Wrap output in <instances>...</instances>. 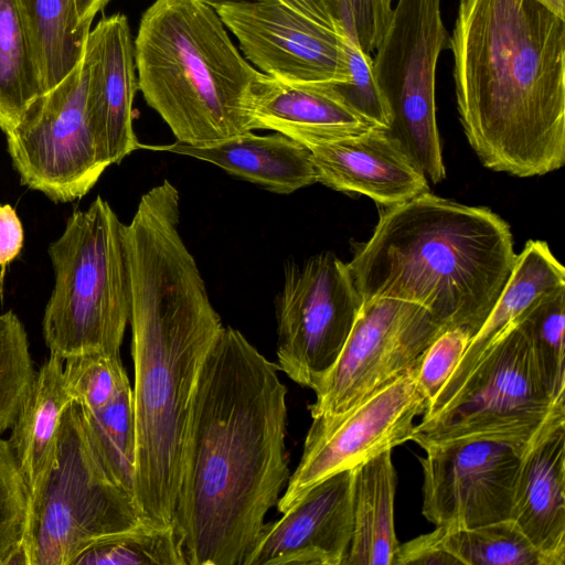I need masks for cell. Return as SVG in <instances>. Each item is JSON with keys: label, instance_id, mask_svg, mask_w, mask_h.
Here are the masks:
<instances>
[{"label": "cell", "instance_id": "obj_1", "mask_svg": "<svg viewBox=\"0 0 565 565\" xmlns=\"http://www.w3.org/2000/svg\"><path fill=\"white\" fill-rule=\"evenodd\" d=\"M286 396L278 366L223 327L184 433L173 525L185 565H244L290 477Z\"/></svg>", "mask_w": 565, "mask_h": 565}, {"label": "cell", "instance_id": "obj_2", "mask_svg": "<svg viewBox=\"0 0 565 565\" xmlns=\"http://www.w3.org/2000/svg\"><path fill=\"white\" fill-rule=\"evenodd\" d=\"M179 224L180 194L164 180L141 196L126 225L135 500L143 520L157 525L173 524L193 392L224 327Z\"/></svg>", "mask_w": 565, "mask_h": 565}, {"label": "cell", "instance_id": "obj_3", "mask_svg": "<svg viewBox=\"0 0 565 565\" xmlns=\"http://www.w3.org/2000/svg\"><path fill=\"white\" fill-rule=\"evenodd\" d=\"M460 121L482 164L520 178L565 163V19L537 0H460L449 40Z\"/></svg>", "mask_w": 565, "mask_h": 565}, {"label": "cell", "instance_id": "obj_4", "mask_svg": "<svg viewBox=\"0 0 565 565\" xmlns=\"http://www.w3.org/2000/svg\"><path fill=\"white\" fill-rule=\"evenodd\" d=\"M516 254L509 224L487 207L429 191L385 207L347 263L363 302L395 298L426 308L471 338L497 302Z\"/></svg>", "mask_w": 565, "mask_h": 565}, {"label": "cell", "instance_id": "obj_5", "mask_svg": "<svg viewBox=\"0 0 565 565\" xmlns=\"http://www.w3.org/2000/svg\"><path fill=\"white\" fill-rule=\"evenodd\" d=\"M138 89L175 140L200 143L253 131L248 103L262 72L203 0H154L134 41Z\"/></svg>", "mask_w": 565, "mask_h": 565}, {"label": "cell", "instance_id": "obj_6", "mask_svg": "<svg viewBox=\"0 0 565 565\" xmlns=\"http://www.w3.org/2000/svg\"><path fill=\"white\" fill-rule=\"evenodd\" d=\"M49 256L55 280L43 334L50 354L119 355L130 313L126 224L98 195L68 216Z\"/></svg>", "mask_w": 565, "mask_h": 565}, {"label": "cell", "instance_id": "obj_7", "mask_svg": "<svg viewBox=\"0 0 565 565\" xmlns=\"http://www.w3.org/2000/svg\"><path fill=\"white\" fill-rule=\"evenodd\" d=\"M146 522L103 466L82 406L63 412L53 461L29 512L26 565H72L92 542Z\"/></svg>", "mask_w": 565, "mask_h": 565}, {"label": "cell", "instance_id": "obj_8", "mask_svg": "<svg viewBox=\"0 0 565 565\" xmlns=\"http://www.w3.org/2000/svg\"><path fill=\"white\" fill-rule=\"evenodd\" d=\"M564 405V398L552 396L531 341L514 319L449 403L415 425L411 440L422 448L462 438L526 445Z\"/></svg>", "mask_w": 565, "mask_h": 565}, {"label": "cell", "instance_id": "obj_9", "mask_svg": "<svg viewBox=\"0 0 565 565\" xmlns=\"http://www.w3.org/2000/svg\"><path fill=\"white\" fill-rule=\"evenodd\" d=\"M441 0H398L372 58L390 111L387 131L434 183L446 169L436 121L435 77L447 32Z\"/></svg>", "mask_w": 565, "mask_h": 565}, {"label": "cell", "instance_id": "obj_10", "mask_svg": "<svg viewBox=\"0 0 565 565\" xmlns=\"http://www.w3.org/2000/svg\"><path fill=\"white\" fill-rule=\"evenodd\" d=\"M4 135L23 185L62 203L88 193L109 163L89 121L84 57Z\"/></svg>", "mask_w": 565, "mask_h": 565}, {"label": "cell", "instance_id": "obj_11", "mask_svg": "<svg viewBox=\"0 0 565 565\" xmlns=\"http://www.w3.org/2000/svg\"><path fill=\"white\" fill-rule=\"evenodd\" d=\"M215 10L259 72L287 83L350 81L348 36L324 0H243Z\"/></svg>", "mask_w": 565, "mask_h": 565}, {"label": "cell", "instance_id": "obj_12", "mask_svg": "<svg viewBox=\"0 0 565 565\" xmlns=\"http://www.w3.org/2000/svg\"><path fill=\"white\" fill-rule=\"evenodd\" d=\"M363 300L333 253L289 263L277 297L278 369L313 390L338 360Z\"/></svg>", "mask_w": 565, "mask_h": 565}, {"label": "cell", "instance_id": "obj_13", "mask_svg": "<svg viewBox=\"0 0 565 565\" xmlns=\"http://www.w3.org/2000/svg\"><path fill=\"white\" fill-rule=\"evenodd\" d=\"M444 330L417 303L364 301L338 360L313 388L311 417L341 413L411 371Z\"/></svg>", "mask_w": 565, "mask_h": 565}, {"label": "cell", "instance_id": "obj_14", "mask_svg": "<svg viewBox=\"0 0 565 565\" xmlns=\"http://www.w3.org/2000/svg\"><path fill=\"white\" fill-rule=\"evenodd\" d=\"M416 366L341 413L312 417L300 461L277 502L279 512L323 479L411 440L415 417L428 408Z\"/></svg>", "mask_w": 565, "mask_h": 565}, {"label": "cell", "instance_id": "obj_15", "mask_svg": "<svg viewBox=\"0 0 565 565\" xmlns=\"http://www.w3.org/2000/svg\"><path fill=\"white\" fill-rule=\"evenodd\" d=\"M525 446L462 438L423 447V515L445 529H470L510 519Z\"/></svg>", "mask_w": 565, "mask_h": 565}, {"label": "cell", "instance_id": "obj_16", "mask_svg": "<svg viewBox=\"0 0 565 565\" xmlns=\"http://www.w3.org/2000/svg\"><path fill=\"white\" fill-rule=\"evenodd\" d=\"M353 531L352 471L308 489L265 522L244 565H343Z\"/></svg>", "mask_w": 565, "mask_h": 565}, {"label": "cell", "instance_id": "obj_17", "mask_svg": "<svg viewBox=\"0 0 565 565\" xmlns=\"http://www.w3.org/2000/svg\"><path fill=\"white\" fill-rule=\"evenodd\" d=\"M84 62L87 110L99 149L110 164L140 148L132 127L138 89L135 47L127 17H105L90 29Z\"/></svg>", "mask_w": 565, "mask_h": 565}, {"label": "cell", "instance_id": "obj_18", "mask_svg": "<svg viewBox=\"0 0 565 565\" xmlns=\"http://www.w3.org/2000/svg\"><path fill=\"white\" fill-rule=\"evenodd\" d=\"M317 182L363 194L390 207L429 191L428 180L386 128L366 130L307 147Z\"/></svg>", "mask_w": 565, "mask_h": 565}, {"label": "cell", "instance_id": "obj_19", "mask_svg": "<svg viewBox=\"0 0 565 565\" xmlns=\"http://www.w3.org/2000/svg\"><path fill=\"white\" fill-rule=\"evenodd\" d=\"M565 405L526 444L519 463L510 519L547 565L565 564Z\"/></svg>", "mask_w": 565, "mask_h": 565}, {"label": "cell", "instance_id": "obj_20", "mask_svg": "<svg viewBox=\"0 0 565 565\" xmlns=\"http://www.w3.org/2000/svg\"><path fill=\"white\" fill-rule=\"evenodd\" d=\"M248 110L254 130H274L306 147L377 127L332 84L287 83L264 73L252 86Z\"/></svg>", "mask_w": 565, "mask_h": 565}, {"label": "cell", "instance_id": "obj_21", "mask_svg": "<svg viewBox=\"0 0 565 565\" xmlns=\"http://www.w3.org/2000/svg\"><path fill=\"white\" fill-rule=\"evenodd\" d=\"M140 148L206 161L276 193L288 194L317 182L310 150L279 132L260 136L246 131L215 141L175 140L164 146L140 145Z\"/></svg>", "mask_w": 565, "mask_h": 565}, {"label": "cell", "instance_id": "obj_22", "mask_svg": "<svg viewBox=\"0 0 565 565\" xmlns=\"http://www.w3.org/2000/svg\"><path fill=\"white\" fill-rule=\"evenodd\" d=\"M565 287V268L544 241L530 239L516 254L511 274L490 315L470 339L456 369L428 406L424 418L446 406L457 394L490 345L533 301Z\"/></svg>", "mask_w": 565, "mask_h": 565}, {"label": "cell", "instance_id": "obj_23", "mask_svg": "<svg viewBox=\"0 0 565 565\" xmlns=\"http://www.w3.org/2000/svg\"><path fill=\"white\" fill-rule=\"evenodd\" d=\"M55 354L35 373L12 425L8 445L29 499V512L54 458L60 420L73 402Z\"/></svg>", "mask_w": 565, "mask_h": 565}, {"label": "cell", "instance_id": "obj_24", "mask_svg": "<svg viewBox=\"0 0 565 565\" xmlns=\"http://www.w3.org/2000/svg\"><path fill=\"white\" fill-rule=\"evenodd\" d=\"M352 471L353 531L343 565H392L398 541L394 526L396 470L392 450Z\"/></svg>", "mask_w": 565, "mask_h": 565}, {"label": "cell", "instance_id": "obj_25", "mask_svg": "<svg viewBox=\"0 0 565 565\" xmlns=\"http://www.w3.org/2000/svg\"><path fill=\"white\" fill-rule=\"evenodd\" d=\"M35 51L44 93L82 62L90 30L77 20L75 0H18Z\"/></svg>", "mask_w": 565, "mask_h": 565}, {"label": "cell", "instance_id": "obj_26", "mask_svg": "<svg viewBox=\"0 0 565 565\" xmlns=\"http://www.w3.org/2000/svg\"><path fill=\"white\" fill-rule=\"evenodd\" d=\"M42 94V77L20 4L0 0V129L10 131Z\"/></svg>", "mask_w": 565, "mask_h": 565}, {"label": "cell", "instance_id": "obj_27", "mask_svg": "<svg viewBox=\"0 0 565 565\" xmlns=\"http://www.w3.org/2000/svg\"><path fill=\"white\" fill-rule=\"evenodd\" d=\"M82 408L92 444L107 473L135 499L136 429L131 385L125 386L103 408Z\"/></svg>", "mask_w": 565, "mask_h": 565}, {"label": "cell", "instance_id": "obj_28", "mask_svg": "<svg viewBox=\"0 0 565 565\" xmlns=\"http://www.w3.org/2000/svg\"><path fill=\"white\" fill-rule=\"evenodd\" d=\"M72 565H185V561L173 524L142 522L95 540Z\"/></svg>", "mask_w": 565, "mask_h": 565}, {"label": "cell", "instance_id": "obj_29", "mask_svg": "<svg viewBox=\"0 0 565 565\" xmlns=\"http://www.w3.org/2000/svg\"><path fill=\"white\" fill-rule=\"evenodd\" d=\"M443 545L465 565H547L511 519L470 529L444 527Z\"/></svg>", "mask_w": 565, "mask_h": 565}, {"label": "cell", "instance_id": "obj_30", "mask_svg": "<svg viewBox=\"0 0 565 565\" xmlns=\"http://www.w3.org/2000/svg\"><path fill=\"white\" fill-rule=\"evenodd\" d=\"M525 330L545 381L555 399L565 398V287L533 301L518 318Z\"/></svg>", "mask_w": 565, "mask_h": 565}, {"label": "cell", "instance_id": "obj_31", "mask_svg": "<svg viewBox=\"0 0 565 565\" xmlns=\"http://www.w3.org/2000/svg\"><path fill=\"white\" fill-rule=\"evenodd\" d=\"M34 375L21 320L12 311L0 313V436L12 427Z\"/></svg>", "mask_w": 565, "mask_h": 565}, {"label": "cell", "instance_id": "obj_32", "mask_svg": "<svg viewBox=\"0 0 565 565\" xmlns=\"http://www.w3.org/2000/svg\"><path fill=\"white\" fill-rule=\"evenodd\" d=\"M63 374L73 401L88 411L103 408L130 384L120 356L102 352L64 359Z\"/></svg>", "mask_w": 565, "mask_h": 565}, {"label": "cell", "instance_id": "obj_33", "mask_svg": "<svg viewBox=\"0 0 565 565\" xmlns=\"http://www.w3.org/2000/svg\"><path fill=\"white\" fill-rule=\"evenodd\" d=\"M29 499L8 441L0 436V565H26Z\"/></svg>", "mask_w": 565, "mask_h": 565}, {"label": "cell", "instance_id": "obj_34", "mask_svg": "<svg viewBox=\"0 0 565 565\" xmlns=\"http://www.w3.org/2000/svg\"><path fill=\"white\" fill-rule=\"evenodd\" d=\"M350 81L332 84L341 98L374 126L387 128L390 111L373 74L372 57L348 38Z\"/></svg>", "mask_w": 565, "mask_h": 565}, {"label": "cell", "instance_id": "obj_35", "mask_svg": "<svg viewBox=\"0 0 565 565\" xmlns=\"http://www.w3.org/2000/svg\"><path fill=\"white\" fill-rule=\"evenodd\" d=\"M345 35L365 54L379 46L391 21L393 0H324Z\"/></svg>", "mask_w": 565, "mask_h": 565}, {"label": "cell", "instance_id": "obj_36", "mask_svg": "<svg viewBox=\"0 0 565 565\" xmlns=\"http://www.w3.org/2000/svg\"><path fill=\"white\" fill-rule=\"evenodd\" d=\"M470 339L471 335L463 329H446L420 356L416 366V377L428 399V406L456 369Z\"/></svg>", "mask_w": 565, "mask_h": 565}, {"label": "cell", "instance_id": "obj_37", "mask_svg": "<svg viewBox=\"0 0 565 565\" xmlns=\"http://www.w3.org/2000/svg\"><path fill=\"white\" fill-rule=\"evenodd\" d=\"M444 527L436 526L429 533L422 534L404 544H398L392 565L409 564H459L443 545Z\"/></svg>", "mask_w": 565, "mask_h": 565}, {"label": "cell", "instance_id": "obj_38", "mask_svg": "<svg viewBox=\"0 0 565 565\" xmlns=\"http://www.w3.org/2000/svg\"><path fill=\"white\" fill-rule=\"evenodd\" d=\"M23 237L22 223L15 210L10 204H0V266L2 275L6 266L20 254Z\"/></svg>", "mask_w": 565, "mask_h": 565}, {"label": "cell", "instance_id": "obj_39", "mask_svg": "<svg viewBox=\"0 0 565 565\" xmlns=\"http://www.w3.org/2000/svg\"><path fill=\"white\" fill-rule=\"evenodd\" d=\"M110 0H75L77 20L83 29L90 30L96 14L102 11Z\"/></svg>", "mask_w": 565, "mask_h": 565}, {"label": "cell", "instance_id": "obj_40", "mask_svg": "<svg viewBox=\"0 0 565 565\" xmlns=\"http://www.w3.org/2000/svg\"><path fill=\"white\" fill-rule=\"evenodd\" d=\"M545 7H547L552 12L558 15L562 19H565V0H537Z\"/></svg>", "mask_w": 565, "mask_h": 565}, {"label": "cell", "instance_id": "obj_41", "mask_svg": "<svg viewBox=\"0 0 565 565\" xmlns=\"http://www.w3.org/2000/svg\"><path fill=\"white\" fill-rule=\"evenodd\" d=\"M203 1L215 8L216 6H220L223 3L237 2V1H243V0H203Z\"/></svg>", "mask_w": 565, "mask_h": 565}]
</instances>
